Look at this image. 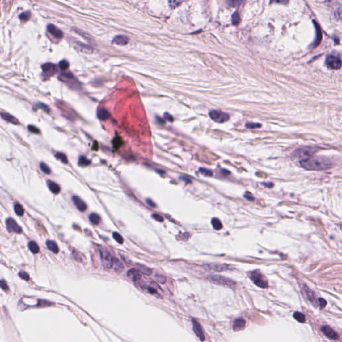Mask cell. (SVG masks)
Here are the masks:
<instances>
[{
    "instance_id": "6da1fadb",
    "label": "cell",
    "mask_w": 342,
    "mask_h": 342,
    "mask_svg": "<svg viewBox=\"0 0 342 342\" xmlns=\"http://www.w3.org/2000/svg\"><path fill=\"white\" fill-rule=\"evenodd\" d=\"M299 164L305 169L310 171H325L329 169L332 167V164L329 160L319 157H311L299 161Z\"/></svg>"
},
{
    "instance_id": "7a4b0ae2",
    "label": "cell",
    "mask_w": 342,
    "mask_h": 342,
    "mask_svg": "<svg viewBox=\"0 0 342 342\" xmlns=\"http://www.w3.org/2000/svg\"><path fill=\"white\" fill-rule=\"evenodd\" d=\"M316 152V149L311 147H303L296 149L292 154V158L299 159V161L305 160L313 157Z\"/></svg>"
},
{
    "instance_id": "3957f363",
    "label": "cell",
    "mask_w": 342,
    "mask_h": 342,
    "mask_svg": "<svg viewBox=\"0 0 342 342\" xmlns=\"http://www.w3.org/2000/svg\"><path fill=\"white\" fill-rule=\"evenodd\" d=\"M210 281L217 284V285L227 287L229 288H234L236 285V283L233 280L228 277L221 275H211L209 277Z\"/></svg>"
},
{
    "instance_id": "277c9868",
    "label": "cell",
    "mask_w": 342,
    "mask_h": 342,
    "mask_svg": "<svg viewBox=\"0 0 342 342\" xmlns=\"http://www.w3.org/2000/svg\"><path fill=\"white\" fill-rule=\"evenodd\" d=\"M249 276L250 279L252 280L253 282L257 286L261 288H263V289L268 287V283H267V281L264 276L260 273V271L255 270L252 272H250Z\"/></svg>"
},
{
    "instance_id": "5b68a950",
    "label": "cell",
    "mask_w": 342,
    "mask_h": 342,
    "mask_svg": "<svg viewBox=\"0 0 342 342\" xmlns=\"http://www.w3.org/2000/svg\"><path fill=\"white\" fill-rule=\"evenodd\" d=\"M101 262L102 265L106 269H111L114 265V259L112 255L108 251L104 249H100L99 250Z\"/></svg>"
},
{
    "instance_id": "8992f818",
    "label": "cell",
    "mask_w": 342,
    "mask_h": 342,
    "mask_svg": "<svg viewBox=\"0 0 342 342\" xmlns=\"http://www.w3.org/2000/svg\"><path fill=\"white\" fill-rule=\"evenodd\" d=\"M325 64L327 68L333 70L340 69L342 65V61L338 55L329 54L325 60Z\"/></svg>"
},
{
    "instance_id": "52a82bcc",
    "label": "cell",
    "mask_w": 342,
    "mask_h": 342,
    "mask_svg": "<svg viewBox=\"0 0 342 342\" xmlns=\"http://www.w3.org/2000/svg\"><path fill=\"white\" fill-rule=\"evenodd\" d=\"M209 116L214 122L217 123H223L225 122L229 119V116L220 110H211L209 112Z\"/></svg>"
},
{
    "instance_id": "ba28073f",
    "label": "cell",
    "mask_w": 342,
    "mask_h": 342,
    "mask_svg": "<svg viewBox=\"0 0 342 342\" xmlns=\"http://www.w3.org/2000/svg\"><path fill=\"white\" fill-rule=\"evenodd\" d=\"M6 225L7 231L9 233H15L19 234L22 231V229L16 221L12 218H7L6 221Z\"/></svg>"
},
{
    "instance_id": "9c48e42d",
    "label": "cell",
    "mask_w": 342,
    "mask_h": 342,
    "mask_svg": "<svg viewBox=\"0 0 342 342\" xmlns=\"http://www.w3.org/2000/svg\"><path fill=\"white\" fill-rule=\"evenodd\" d=\"M42 69L43 71L44 76H46V77H50L57 72V66L52 63H46L42 65Z\"/></svg>"
},
{
    "instance_id": "30bf717a",
    "label": "cell",
    "mask_w": 342,
    "mask_h": 342,
    "mask_svg": "<svg viewBox=\"0 0 342 342\" xmlns=\"http://www.w3.org/2000/svg\"><path fill=\"white\" fill-rule=\"evenodd\" d=\"M321 330L323 332V334L329 339L335 340L339 338V335L337 334V333L333 330L331 327L328 326V325H323V326L321 327Z\"/></svg>"
},
{
    "instance_id": "8fae6325",
    "label": "cell",
    "mask_w": 342,
    "mask_h": 342,
    "mask_svg": "<svg viewBox=\"0 0 342 342\" xmlns=\"http://www.w3.org/2000/svg\"><path fill=\"white\" fill-rule=\"evenodd\" d=\"M205 268L211 271L221 272L229 269V266L225 264H207L204 265Z\"/></svg>"
},
{
    "instance_id": "7c38bea8",
    "label": "cell",
    "mask_w": 342,
    "mask_h": 342,
    "mask_svg": "<svg viewBox=\"0 0 342 342\" xmlns=\"http://www.w3.org/2000/svg\"><path fill=\"white\" fill-rule=\"evenodd\" d=\"M192 325H193V330H194V332L196 335V336L199 337L201 341H204L205 340V337L201 325L199 324V323H198L196 320H194V319L192 321Z\"/></svg>"
},
{
    "instance_id": "4fadbf2b",
    "label": "cell",
    "mask_w": 342,
    "mask_h": 342,
    "mask_svg": "<svg viewBox=\"0 0 342 342\" xmlns=\"http://www.w3.org/2000/svg\"><path fill=\"white\" fill-rule=\"evenodd\" d=\"M72 201L74 204L75 205L76 208L79 210L81 212L85 211L86 209H87V205H86L85 202L82 200L79 196L76 195H74L72 196Z\"/></svg>"
},
{
    "instance_id": "5bb4252c",
    "label": "cell",
    "mask_w": 342,
    "mask_h": 342,
    "mask_svg": "<svg viewBox=\"0 0 342 342\" xmlns=\"http://www.w3.org/2000/svg\"><path fill=\"white\" fill-rule=\"evenodd\" d=\"M47 30L49 34H52L56 38H61L64 36L63 32L60 29L57 28L54 25L49 24L47 26Z\"/></svg>"
},
{
    "instance_id": "9a60e30c",
    "label": "cell",
    "mask_w": 342,
    "mask_h": 342,
    "mask_svg": "<svg viewBox=\"0 0 342 342\" xmlns=\"http://www.w3.org/2000/svg\"><path fill=\"white\" fill-rule=\"evenodd\" d=\"M127 276L129 277L132 281L133 282H139L142 279V275L140 273V271L134 269H130L127 271Z\"/></svg>"
},
{
    "instance_id": "2e32d148",
    "label": "cell",
    "mask_w": 342,
    "mask_h": 342,
    "mask_svg": "<svg viewBox=\"0 0 342 342\" xmlns=\"http://www.w3.org/2000/svg\"><path fill=\"white\" fill-rule=\"evenodd\" d=\"M313 23H314V24L315 29L316 30V38L314 41V44H313V45H314V47H317L320 44V43L321 42V40H322V33H321V27L319 26V25L318 23H317L315 21V20L313 21Z\"/></svg>"
},
{
    "instance_id": "e0dca14e",
    "label": "cell",
    "mask_w": 342,
    "mask_h": 342,
    "mask_svg": "<svg viewBox=\"0 0 342 342\" xmlns=\"http://www.w3.org/2000/svg\"><path fill=\"white\" fill-rule=\"evenodd\" d=\"M246 322L242 318H238L234 321L233 324V329L234 331H241L245 327Z\"/></svg>"
},
{
    "instance_id": "ac0fdd59",
    "label": "cell",
    "mask_w": 342,
    "mask_h": 342,
    "mask_svg": "<svg viewBox=\"0 0 342 342\" xmlns=\"http://www.w3.org/2000/svg\"><path fill=\"white\" fill-rule=\"evenodd\" d=\"M129 38L126 36L118 35L114 37L112 42L114 44L118 45V46H125V45L129 43Z\"/></svg>"
},
{
    "instance_id": "d6986e66",
    "label": "cell",
    "mask_w": 342,
    "mask_h": 342,
    "mask_svg": "<svg viewBox=\"0 0 342 342\" xmlns=\"http://www.w3.org/2000/svg\"><path fill=\"white\" fill-rule=\"evenodd\" d=\"M1 116H2V118L3 119V120H6L8 122L14 124V125H18V124H19V121H18V119L16 118H15L14 116H12V115L10 114L9 113L2 112Z\"/></svg>"
},
{
    "instance_id": "ffe728a7",
    "label": "cell",
    "mask_w": 342,
    "mask_h": 342,
    "mask_svg": "<svg viewBox=\"0 0 342 342\" xmlns=\"http://www.w3.org/2000/svg\"><path fill=\"white\" fill-rule=\"evenodd\" d=\"M47 184L49 191H50L52 193H53V194L57 195L60 192V187L57 183L53 182V181H51V180H48Z\"/></svg>"
},
{
    "instance_id": "44dd1931",
    "label": "cell",
    "mask_w": 342,
    "mask_h": 342,
    "mask_svg": "<svg viewBox=\"0 0 342 342\" xmlns=\"http://www.w3.org/2000/svg\"><path fill=\"white\" fill-rule=\"evenodd\" d=\"M110 113L108 110H107L104 108H102L100 110H98L97 112V116L98 119H100L101 120H106L108 119L110 116Z\"/></svg>"
},
{
    "instance_id": "7402d4cb",
    "label": "cell",
    "mask_w": 342,
    "mask_h": 342,
    "mask_svg": "<svg viewBox=\"0 0 342 342\" xmlns=\"http://www.w3.org/2000/svg\"><path fill=\"white\" fill-rule=\"evenodd\" d=\"M46 246L48 247V249L49 251H51L52 252L56 254L59 253V247L55 241L48 240L46 241Z\"/></svg>"
},
{
    "instance_id": "603a6c76",
    "label": "cell",
    "mask_w": 342,
    "mask_h": 342,
    "mask_svg": "<svg viewBox=\"0 0 342 342\" xmlns=\"http://www.w3.org/2000/svg\"><path fill=\"white\" fill-rule=\"evenodd\" d=\"M59 79L65 82H70V81H72L74 79V77L73 74L70 72H65L61 74V75L58 77Z\"/></svg>"
},
{
    "instance_id": "cb8c5ba5",
    "label": "cell",
    "mask_w": 342,
    "mask_h": 342,
    "mask_svg": "<svg viewBox=\"0 0 342 342\" xmlns=\"http://www.w3.org/2000/svg\"><path fill=\"white\" fill-rule=\"evenodd\" d=\"M137 267L140 272H141L142 273L146 275H150L152 273V269L146 265L142 264H137Z\"/></svg>"
},
{
    "instance_id": "d4e9b609",
    "label": "cell",
    "mask_w": 342,
    "mask_h": 342,
    "mask_svg": "<svg viewBox=\"0 0 342 342\" xmlns=\"http://www.w3.org/2000/svg\"><path fill=\"white\" fill-rule=\"evenodd\" d=\"M28 247L29 249L30 250L31 252L34 254H37L39 253L40 251V247L36 243L35 241H30L28 243Z\"/></svg>"
},
{
    "instance_id": "484cf974",
    "label": "cell",
    "mask_w": 342,
    "mask_h": 342,
    "mask_svg": "<svg viewBox=\"0 0 342 342\" xmlns=\"http://www.w3.org/2000/svg\"><path fill=\"white\" fill-rule=\"evenodd\" d=\"M89 220L94 225H98L101 221V218L98 214L95 213H92L89 216Z\"/></svg>"
},
{
    "instance_id": "4316f807",
    "label": "cell",
    "mask_w": 342,
    "mask_h": 342,
    "mask_svg": "<svg viewBox=\"0 0 342 342\" xmlns=\"http://www.w3.org/2000/svg\"><path fill=\"white\" fill-rule=\"evenodd\" d=\"M114 265V269L115 271L117 272V273H121V272L122 271V270L124 269V266L122 265V263L117 259H114V265Z\"/></svg>"
},
{
    "instance_id": "83f0119b",
    "label": "cell",
    "mask_w": 342,
    "mask_h": 342,
    "mask_svg": "<svg viewBox=\"0 0 342 342\" xmlns=\"http://www.w3.org/2000/svg\"><path fill=\"white\" fill-rule=\"evenodd\" d=\"M78 46L80 50L83 52L84 53H92L93 52V49L92 47H90L88 45H86L84 44H82L80 42H78Z\"/></svg>"
},
{
    "instance_id": "f1b7e54d",
    "label": "cell",
    "mask_w": 342,
    "mask_h": 342,
    "mask_svg": "<svg viewBox=\"0 0 342 342\" xmlns=\"http://www.w3.org/2000/svg\"><path fill=\"white\" fill-rule=\"evenodd\" d=\"M14 211H15L16 215L19 216V217H22V216L23 215L24 209H23L22 205H20L18 203H16L14 204Z\"/></svg>"
},
{
    "instance_id": "f546056e",
    "label": "cell",
    "mask_w": 342,
    "mask_h": 342,
    "mask_svg": "<svg viewBox=\"0 0 342 342\" xmlns=\"http://www.w3.org/2000/svg\"><path fill=\"white\" fill-rule=\"evenodd\" d=\"M90 163H91L90 160H88L84 156H80L79 160H78V165H80L81 167H87L90 165Z\"/></svg>"
},
{
    "instance_id": "4dcf8cb0",
    "label": "cell",
    "mask_w": 342,
    "mask_h": 342,
    "mask_svg": "<svg viewBox=\"0 0 342 342\" xmlns=\"http://www.w3.org/2000/svg\"><path fill=\"white\" fill-rule=\"evenodd\" d=\"M211 224L213 226V228L217 230H221L222 227V225L221 223V221L219 219H217V218H213L211 221Z\"/></svg>"
},
{
    "instance_id": "1f68e13d",
    "label": "cell",
    "mask_w": 342,
    "mask_h": 342,
    "mask_svg": "<svg viewBox=\"0 0 342 342\" xmlns=\"http://www.w3.org/2000/svg\"><path fill=\"white\" fill-rule=\"evenodd\" d=\"M31 17V12L30 11H26L22 12L19 15V19L22 22H27Z\"/></svg>"
},
{
    "instance_id": "d6a6232c",
    "label": "cell",
    "mask_w": 342,
    "mask_h": 342,
    "mask_svg": "<svg viewBox=\"0 0 342 342\" xmlns=\"http://www.w3.org/2000/svg\"><path fill=\"white\" fill-rule=\"evenodd\" d=\"M55 157L56 158V159L60 160V161L61 163H63L64 164H68V163L66 155L62 153V152H57V153L55 154Z\"/></svg>"
},
{
    "instance_id": "836d02e7",
    "label": "cell",
    "mask_w": 342,
    "mask_h": 342,
    "mask_svg": "<svg viewBox=\"0 0 342 342\" xmlns=\"http://www.w3.org/2000/svg\"><path fill=\"white\" fill-rule=\"evenodd\" d=\"M294 318L300 323H304L306 321V316L300 312H295L293 314Z\"/></svg>"
},
{
    "instance_id": "e575fe53",
    "label": "cell",
    "mask_w": 342,
    "mask_h": 342,
    "mask_svg": "<svg viewBox=\"0 0 342 342\" xmlns=\"http://www.w3.org/2000/svg\"><path fill=\"white\" fill-rule=\"evenodd\" d=\"M40 168L41 171H42L44 173H45V174H46V175L50 174V172H51L50 168H49V167L45 163L41 162L40 164Z\"/></svg>"
},
{
    "instance_id": "d590c367",
    "label": "cell",
    "mask_w": 342,
    "mask_h": 342,
    "mask_svg": "<svg viewBox=\"0 0 342 342\" xmlns=\"http://www.w3.org/2000/svg\"><path fill=\"white\" fill-rule=\"evenodd\" d=\"M112 145L114 148H116V149H118V148H120L122 145V141L121 138L119 137H115L112 141Z\"/></svg>"
},
{
    "instance_id": "8d00e7d4",
    "label": "cell",
    "mask_w": 342,
    "mask_h": 342,
    "mask_svg": "<svg viewBox=\"0 0 342 342\" xmlns=\"http://www.w3.org/2000/svg\"><path fill=\"white\" fill-rule=\"evenodd\" d=\"M144 288H145V289H146V291H147L150 294L153 295H154V296H156V297H157V298H159V297H160L159 295H158L159 293H158V291L156 289V288H155L154 287L147 286V287H144Z\"/></svg>"
},
{
    "instance_id": "74e56055",
    "label": "cell",
    "mask_w": 342,
    "mask_h": 342,
    "mask_svg": "<svg viewBox=\"0 0 342 342\" xmlns=\"http://www.w3.org/2000/svg\"><path fill=\"white\" fill-rule=\"evenodd\" d=\"M199 172L202 175L206 176H213V171L208 169V168H201L199 169Z\"/></svg>"
},
{
    "instance_id": "f35d334b",
    "label": "cell",
    "mask_w": 342,
    "mask_h": 342,
    "mask_svg": "<svg viewBox=\"0 0 342 342\" xmlns=\"http://www.w3.org/2000/svg\"><path fill=\"white\" fill-rule=\"evenodd\" d=\"M240 22L239 14L237 11H235L232 15V23L233 25H237Z\"/></svg>"
},
{
    "instance_id": "ab89813d",
    "label": "cell",
    "mask_w": 342,
    "mask_h": 342,
    "mask_svg": "<svg viewBox=\"0 0 342 342\" xmlns=\"http://www.w3.org/2000/svg\"><path fill=\"white\" fill-rule=\"evenodd\" d=\"M59 67L62 70H65L69 68V63L67 60H62L59 62Z\"/></svg>"
},
{
    "instance_id": "60d3db41",
    "label": "cell",
    "mask_w": 342,
    "mask_h": 342,
    "mask_svg": "<svg viewBox=\"0 0 342 342\" xmlns=\"http://www.w3.org/2000/svg\"><path fill=\"white\" fill-rule=\"evenodd\" d=\"M112 237H113V238L118 243H120V244L123 243L124 239H123V238L121 236L120 234H119L117 232H114L112 233Z\"/></svg>"
},
{
    "instance_id": "b9f144b4",
    "label": "cell",
    "mask_w": 342,
    "mask_h": 342,
    "mask_svg": "<svg viewBox=\"0 0 342 342\" xmlns=\"http://www.w3.org/2000/svg\"><path fill=\"white\" fill-rule=\"evenodd\" d=\"M155 279L158 283H162V284L165 283L166 281H167V278H166L165 276L163 275H160V274L156 275H155Z\"/></svg>"
},
{
    "instance_id": "7bdbcfd3",
    "label": "cell",
    "mask_w": 342,
    "mask_h": 342,
    "mask_svg": "<svg viewBox=\"0 0 342 342\" xmlns=\"http://www.w3.org/2000/svg\"><path fill=\"white\" fill-rule=\"evenodd\" d=\"M335 18L337 19H342V6L337 8L335 11Z\"/></svg>"
},
{
    "instance_id": "ee69618b",
    "label": "cell",
    "mask_w": 342,
    "mask_h": 342,
    "mask_svg": "<svg viewBox=\"0 0 342 342\" xmlns=\"http://www.w3.org/2000/svg\"><path fill=\"white\" fill-rule=\"evenodd\" d=\"M245 126L247 128V129H257V128L261 127V125L260 124H258V123H247L246 124Z\"/></svg>"
},
{
    "instance_id": "f6af8a7d",
    "label": "cell",
    "mask_w": 342,
    "mask_h": 342,
    "mask_svg": "<svg viewBox=\"0 0 342 342\" xmlns=\"http://www.w3.org/2000/svg\"><path fill=\"white\" fill-rule=\"evenodd\" d=\"M28 130L30 131V133H32L34 134H39L40 133V130L38 129V128L36 127L34 125H29L28 126Z\"/></svg>"
},
{
    "instance_id": "bcb514c9",
    "label": "cell",
    "mask_w": 342,
    "mask_h": 342,
    "mask_svg": "<svg viewBox=\"0 0 342 342\" xmlns=\"http://www.w3.org/2000/svg\"><path fill=\"white\" fill-rule=\"evenodd\" d=\"M19 276L25 281H28L30 279V276L25 271H20L19 273Z\"/></svg>"
},
{
    "instance_id": "7dc6e473",
    "label": "cell",
    "mask_w": 342,
    "mask_h": 342,
    "mask_svg": "<svg viewBox=\"0 0 342 342\" xmlns=\"http://www.w3.org/2000/svg\"><path fill=\"white\" fill-rule=\"evenodd\" d=\"M37 105H38L40 108L43 109L44 111H46V112H49V111H50V110H49V106H48L47 105L44 104H42V103H38V104H37Z\"/></svg>"
},
{
    "instance_id": "c3c4849f",
    "label": "cell",
    "mask_w": 342,
    "mask_h": 342,
    "mask_svg": "<svg viewBox=\"0 0 342 342\" xmlns=\"http://www.w3.org/2000/svg\"><path fill=\"white\" fill-rule=\"evenodd\" d=\"M181 3H182V2H178V1H170L168 2L170 6L172 8H176V7H178Z\"/></svg>"
},
{
    "instance_id": "681fc988",
    "label": "cell",
    "mask_w": 342,
    "mask_h": 342,
    "mask_svg": "<svg viewBox=\"0 0 342 342\" xmlns=\"http://www.w3.org/2000/svg\"><path fill=\"white\" fill-rule=\"evenodd\" d=\"M152 217L153 218L154 220L158 221V222H163L164 221L163 217H161L160 215H157V214H152Z\"/></svg>"
},
{
    "instance_id": "f907efd6",
    "label": "cell",
    "mask_w": 342,
    "mask_h": 342,
    "mask_svg": "<svg viewBox=\"0 0 342 342\" xmlns=\"http://www.w3.org/2000/svg\"><path fill=\"white\" fill-rule=\"evenodd\" d=\"M228 4L231 7H237L239 5L240 3H242V2H239V1H229L228 2Z\"/></svg>"
},
{
    "instance_id": "816d5d0a",
    "label": "cell",
    "mask_w": 342,
    "mask_h": 342,
    "mask_svg": "<svg viewBox=\"0 0 342 342\" xmlns=\"http://www.w3.org/2000/svg\"><path fill=\"white\" fill-rule=\"evenodd\" d=\"M1 287L3 291H7L8 289H9V287H8L7 284L6 283V282L5 281H4V280H2V281H1Z\"/></svg>"
},
{
    "instance_id": "f5cc1de1",
    "label": "cell",
    "mask_w": 342,
    "mask_h": 342,
    "mask_svg": "<svg viewBox=\"0 0 342 342\" xmlns=\"http://www.w3.org/2000/svg\"><path fill=\"white\" fill-rule=\"evenodd\" d=\"M318 302L319 303V305H320V307L321 308H324L325 306H326V304H327V302L325 301L324 299L323 298H319L318 299Z\"/></svg>"
},
{
    "instance_id": "db71d44e",
    "label": "cell",
    "mask_w": 342,
    "mask_h": 342,
    "mask_svg": "<svg viewBox=\"0 0 342 342\" xmlns=\"http://www.w3.org/2000/svg\"><path fill=\"white\" fill-rule=\"evenodd\" d=\"M146 203H147V205L148 206H150V207H152V208H155L156 207V204L154 203L153 201H152L151 199H147L146 200Z\"/></svg>"
},
{
    "instance_id": "11a10c76",
    "label": "cell",
    "mask_w": 342,
    "mask_h": 342,
    "mask_svg": "<svg viewBox=\"0 0 342 342\" xmlns=\"http://www.w3.org/2000/svg\"><path fill=\"white\" fill-rule=\"evenodd\" d=\"M244 197L245 198V199H247V200H249L250 201H254V197L251 195V193L249 192H246L245 195H244Z\"/></svg>"
},
{
    "instance_id": "9f6ffc18",
    "label": "cell",
    "mask_w": 342,
    "mask_h": 342,
    "mask_svg": "<svg viewBox=\"0 0 342 342\" xmlns=\"http://www.w3.org/2000/svg\"><path fill=\"white\" fill-rule=\"evenodd\" d=\"M164 118L167 119V120H168L169 122H172L173 121V118H172V116H171V115H170L169 114L165 113L164 115Z\"/></svg>"
},
{
    "instance_id": "6f0895ef",
    "label": "cell",
    "mask_w": 342,
    "mask_h": 342,
    "mask_svg": "<svg viewBox=\"0 0 342 342\" xmlns=\"http://www.w3.org/2000/svg\"><path fill=\"white\" fill-rule=\"evenodd\" d=\"M263 184H264V186L267 187V188H272L274 184L273 183H263Z\"/></svg>"
},
{
    "instance_id": "680465c9",
    "label": "cell",
    "mask_w": 342,
    "mask_h": 342,
    "mask_svg": "<svg viewBox=\"0 0 342 342\" xmlns=\"http://www.w3.org/2000/svg\"><path fill=\"white\" fill-rule=\"evenodd\" d=\"M98 149V142L96 141H94V144H93V146H92V150H97Z\"/></svg>"
},
{
    "instance_id": "91938a15",
    "label": "cell",
    "mask_w": 342,
    "mask_h": 342,
    "mask_svg": "<svg viewBox=\"0 0 342 342\" xmlns=\"http://www.w3.org/2000/svg\"><path fill=\"white\" fill-rule=\"evenodd\" d=\"M180 179H181V180H184V181H185V182H186L187 183H191V180L190 179H187V178H186V177H184V176H180Z\"/></svg>"
},
{
    "instance_id": "94428289",
    "label": "cell",
    "mask_w": 342,
    "mask_h": 342,
    "mask_svg": "<svg viewBox=\"0 0 342 342\" xmlns=\"http://www.w3.org/2000/svg\"><path fill=\"white\" fill-rule=\"evenodd\" d=\"M221 172H222V174L225 175H230V172H229V171H227V170H225V169H222V170H221Z\"/></svg>"
}]
</instances>
